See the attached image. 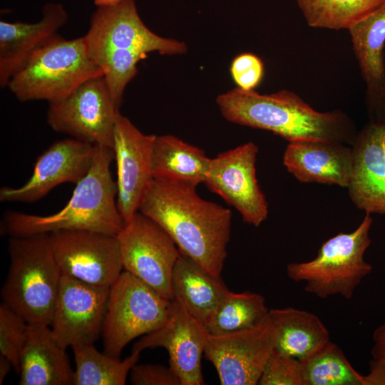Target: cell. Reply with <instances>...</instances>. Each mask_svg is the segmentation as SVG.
I'll return each instance as SVG.
<instances>
[{
  "label": "cell",
  "mask_w": 385,
  "mask_h": 385,
  "mask_svg": "<svg viewBox=\"0 0 385 385\" xmlns=\"http://www.w3.org/2000/svg\"><path fill=\"white\" fill-rule=\"evenodd\" d=\"M138 211L158 224L181 253L221 278L231 232L230 209L202 199L195 186L153 179Z\"/></svg>",
  "instance_id": "1"
},
{
  "label": "cell",
  "mask_w": 385,
  "mask_h": 385,
  "mask_svg": "<svg viewBox=\"0 0 385 385\" xmlns=\"http://www.w3.org/2000/svg\"><path fill=\"white\" fill-rule=\"evenodd\" d=\"M216 103L229 122L272 132L289 143L320 140L351 145L357 134L345 113L319 112L288 90L260 94L237 87L220 94Z\"/></svg>",
  "instance_id": "2"
},
{
  "label": "cell",
  "mask_w": 385,
  "mask_h": 385,
  "mask_svg": "<svg viewBox=\"0 0 385 385\" xmlns=\"http://www.w3.org/2000/svg\"><path fill=\"white\" fill-rule=\"evenodd\" d=\"M92 165L76 184L73 195L60 211L36 215L7 211L1 228L11 237L48 234L58 230H89L116 236L125 225L117 206V185L111 164L113 149L96 145Z\"/></svg>",
  "instance_id": "3"
},
{
  "label": "cell",
  "mask_w": 385,
  "mask_h": 385,
  "mask_svg": "<svg viewBox=\"0 0 385 385\" xmlns=\"http://www.w3.org/2000/svg\"><path fill=\"white\" fill-rule=\"evenodd\" d=\"M9 272L1 290L2 303L28 324L50 326L62 273L48 234L11 237Z\"/></svg>",
  "instance_id": "4"
},
{
  "label": "cell",
  "mask_w": 385,
  "mask_h": 385,
  "mask_svg": "<svg viewBox=\"0 0 385 385\" xmlns=\"http://www.w3.org/2000/svg\"><path fill=\"white\" fill-rule=\"evenodd\" d=\"M103 76L91 58L83 36L58 34L36 50L6 87L20 101H60L86 81Z\"/></svg>",
  "instance_id": "5"
},
{
  "label": "cell",
  "mask_w": 385,
  "mask_h": 385,
  "mask_svg": "<svg viewBox=\"0 0 385 385\" xmlns=\"http://www.w3.org/2000/svg\"><path fill=\"white\" fill-rule=\"evenodd\" d=\"M373 219L366 213L351 232H339L325 241L314 259L292 262L287 267L288 277L294 282H304V290L325 299L340 294L351 299L361 280L372 271L364 259L371 244L369 230Z\"/></svg>",
  "instance_id": "6"
},
{
  "label": "cell",
  "mask_w": 385,
  "mask_h": 385,
  "mask_svg": "<svg viewBox=\"0 0 385 385\" xmlns=\"http://www.w3.org/2000/svg\"><path fill=\"white\" fill-rule=\"evenodd\" d=\"M171 301L123 270L109 289L102 329L103 353L119 359L132 340L160 328Z\"/></svg>",
  "instance_id": "7"
},
{
  "label": "cell",
  "mask_w": 385,
  "mask_h": 385,
  "mask_svg": "<svg viewBox=\"0 0 385 385\" xmlns=\"http://www.w3.org/2000/svg\"><path fill=\"white\" fill-rule=\"evenodd\" d=\"M116 237L123 270L173 300V272L180 252L170 235L138 211Z\"/></svg>",
  "instance_id": "8"
},
{
  "label": "cell",
  "mask_w": 385,
  "mask_h": 385,
  "mask_svg": "<svg viewBox=\"0 0 385 385\" xmlns=\"http://www.w3.org/2000/svg\"><path fill=\"white\" fill-rule=\"evenodd\" d=\"M119 113L101 76L86 81L66 98L49 103L46 120L56 132L113 149Z\"/></svg>",
  "instance_id": "9"
},
{
  "label": "cell",
  "mask_w": 385,
  "mask_h": 385,
  "mask_svg": "<svg viewBox=\"0 0 385 385\" xmlns=\"http://www.w3.org/2000/svg\"><path fill=\"white\" fill-rule=\"evenodd\" d=\"M83 37L92 60L111 50H128L145 55L150 52L177 55L188 50L184 42L162 37L150 30L141 20L135 0L98 7Z\"/></svg>",
  "instance_id": "10"
},
{
  "label": "cell",
  "mask_w": 385,
  "mask_h": 385,
  "mask_svg": "<svg viewBox=\"0 0 385 385\" xmlns=\"http://www.w3.org/2000/svg\"><path fill=\"white\" fill-rule=\"evenodd\" d=\"M48 237L62 275L110 287L123 272L115 235L89 230H58L48 233Z\"/></svg>",
  "instance_id": "11"
},
{
  "label": "cell",
  "mask_w": 385,
  "mask_h": 385,
  "mask_svg": "<svg viewBox=\"0 0 385 385\" xmlns=\"http://www.w3.org/2000/svg\"><path fill=\"white\" fill-rule=\"evenodd\" d=\"M258 147L248 142L210 158L204 183L255 227L267 217L268 203L256 176Z\"/></svg>",
  "instance_id": "12"
},
{
  "label": "cell",
  "mask_w": 385,
  "mask_h": 385,
  "mask_svg": "<svg viewBox=\"0 0 385 385\" xmlns=\"http://www.w3.org/2000/svg\"><path fill=\"white\" fill-rule=\"evenodd\" d=\"M274 346L273 329L268 316L252 329L210 334L204 355L215 368L221 384L256 385Z\"/></svg>",
  "instance_id": "13"
},
{
  "label": "cell",
  "mask_w": 385,
  "mask_h": 385,
  "mask_svg": "<svg viewBox=\"0 0 385 385\" xmlns=\"http://www.w3.org/2000/svg\"><path fill=\"white\" fill-rule=\"evenodd\" d=\"M109 289L62 275L50 324L60 346L95 343L102 334Z\"/></svg>",
  "instance_id": "14"
},
{
  "label": "cell",
  "mask_w": 385,
  "mask_h": 385,
  "mask_svg": "<svg viewBox=\"0 0 385 385\" xmlns=\"http://www.w3.org/2000/svg\"><path fill=\"white\" fill-rule=\"evenodd\" d=\"M206 327L191 315L178 301H171L165 324L144 335L132 351L163 347L169 355V366L181 385L204 384L201 359L210 337Z\"/></svg>",
  "instance_id": "15"
},
{
  "label": "cell",
  "mask_w": 385,
  "mask_h": 385,
  "mask_svg": "<svg viewBox=\"0 0 385 385\" xmlns=\"http://www.w3.org/2000/svg\"><path fill=\"white\" fill-rule=\"evenodd\" d=\"M155 135L142 133L120 113L113 132L114 159L117 167V206L125 223L138 211L153 180L152 153Z\"/></svg>",
  "instance_id": "16"
},
{
  "label": "cell",
  "mask_w": 385,
  "mask_h": 385,
  "mask_svg": "<svg viewBox=\"0 0 385 385\" xmlns=\"http://www.w3.org/2000/svg\"><path fill=\"white\" fill-rule=\"evenodd\" d=\"M96 148L73 138L53 143L37 158L33 173L25 184L18 188H1L0 201L33 202L60 184H77L89 171Z\"/></svg>",
  "instance_id": "17"
},
{
  "label": "cell",
  "mask_w": 385,
  "mask_h": 385,
  "mask_svg": "<svg viewBox=\"0 0 385 385\" xmlns=\"http://www.w3.org/2000/svg\"><path fill=\"white\" fill-rule=\"evenodd\" d=\"M349 185L354 205L366 213L385 215V122L369 120L351 145Z\"/></svg>",
  "instance_id": "18"
},
{
  "label": "cell",
  "mask_w": 385,
  "mask_h": 385,
  "mask_svg": "<svg viewBox=\"0 0 385 385\" xmlns=\"http://www.w3.org/2000/svg\"><path fill=\"white\" fill-rule=\"evenodd\" d=\"M370 120L385 122V2L349 29Z\"/></svg>",
  "instance_id": "19"
},
{
  "label": "cell",
  "mask_w": 385,
  "mask_h": 385,
  "mask_svg": "<svg viewBox=\"0 0 385 385\" xmlns=\"http://www.w3.org/2000/svg\"><path fill=\"white\" fill-rule=\"evenodd\" d=\"M68 20L60 3L49 2L42 9L41 19L32 24L0 21V86H7L11 77L31 55L57 35Z\"/></svg>",
  "instance_id": "20"
},
{
  "label": "cell",
  "mask_w": 385,
  "mask_h": 385,
  "mask_svg": "<svg viewBox=\"0 0 385 385\" xmlns=\"http://www.w3.org/2000/svg\"><path fill=\"white\" fill-rule=\"evenodd\" d=\"M287 171L302 183H349L352 150L346 144L320 140L289 143L283 155Z\"/></svg>",
  "instance_id": "21"
},
{
  "label": "cell",
  "mask_w": 385,
  "mask_h": 385,
  "mask_svg": "<svg viewBox=\"0 0 385 385\" xmlns=\"http://www.w3.org/2000/svg\"><path fill=\"white\" fill-rule=\"evenodd\" d=\"M66 349L50 326L28 324L19 358V385H71L73 373Z\"/></svg>",
  "instance_id": "22"
},
{
  "label": "cell",
  "mask_w": 385,
  "mask_h": 385,
  "mask_svg": "<svg viewBox=\"0 0 385 385\" xmlns=\"http://www.w3.org/2000/svg\"><path fill=\"white\" fill-rule=\"evenodd\" d=\"M173 299L205 327L230 292L222 282L180 252L172 277Z\"/></svg>",
  "instance_id": "23"
},
{
  "label": "cell",
  "mask_w": 385,
  "mask_h": 385,
  "mask_svg": "<svg viewBox=\"0 0 385 385\" xmlns=\"http://www.w3.org/2000/svg\"><path fill=\"white\" fill-rule=\"evenodd\" d=\"M269 318L274 353L301 360L330 340L327 328L313 313L293 307L272 309L269 311Z\"/></svg>",
  "instance_id": "24"
},
{
  "label": "cell",
  "mask_w": 385,
  "mask_h": 385,
  "mask_svg": "<svg viewBox=\"0 0 385 385\" xmlns=\"http://www.w3.org/2000/svg\"><path fill=\"white\" fill-rule=\"evenodd\" d=\"M210 160L202 150L174 135H156L152 153L153 177L197 187L205 182Z\"/></svg>",
  "instance_id": "25"
},
{
  "label": "cell",
  "mask_w": 385,
  "mask_h": 385,
  "mask_svg": "<svg viewBox=\"0 0 385 385\" xmlns=\"http://www.w3.org/2000/svg\"><path fill=\"white\" fill-rule=\"evenodd\" d=\"M75 360L73 385H124L140 352L121 360L99 352L94 344L71 346Z\"/></svg>",
  "instance_id": "26"
},
{
  "label": "cell",
  "mask_w": 385,
  "mask_h": 385,
  "mask_svg": "<svg viewBox=\"0 0 385 385\" xmlns=\"http://www.w3.org/2000/svg\"><path fill=\"white\" fill-rule=\"evenodd\" d=\"M265 297L255 292L230 291L221 301L206 328L210 334L235 333L254 328L269 316Z\"/></svg>",
  "instance_id": "27"
},
{
  "label": "cell",
  "mask_w": 385,
  "mask_h": 385,
  "mask_svg": "<svg viewBox=\"0 0 385 385\" xmlns=\"http://www.w3.org/2000/svg\"><path fill=\"white\" fill-rule=\"evenodd\" d=\"M300 361L304 385H366L342 349L329 340Z\"/></svg>",
  "instance_id": "28"
},
{
  "label": "cell",
  "mask_w": 385,
  "mask_h": 385,
  "mask_svg": "<svg viewBox=\"0 0 385 385\" xmlns=\"http://www.w3.org/2000/svg\"><path fill=\"white\" fill-rule=\"evenodd\" d=\"M385 0H297L307 24L313 28L349 29Z\"/></svg>",
  "instance_id": "29"
},
{
  "label": "cell",
  "mask_w": 385,
  "mask_h": 385,
  "mask_svg": "<svg viewBox=\"0 0 385 385\" xmlns=\"http://www.w3.org/2000/svg\"><path fill=\"white\" fill-rule=\"evenodd\" d=\"M28 323L2 302L0 304V352L19 373V358L26 337Z\"/></svg>",
  "instance_id": "30"
},
{
  "label": "cell",
  "mask_w": 385,
  "mask_h": 385,
  "mask_svg": "<svg viewBox=\"0 0 385 385\" xmlns=\"http://www.w3.org/2000/svg\"><path fill=\"white\" fill-rule=\"evenodd\" d=\"M258 384L304 385L299 359L273 352L264 367Z\"/></svg>",
  "instance_id": "31"
},
{
  "label": "cell",
  "mask_w": 385,
  "mask_h": 385,
  "mask_svg": "<svg viewBox=\"0 0 385 385\" xmlns=\"http://www.w3.org/2000/svg\"><path fill=\"white\" fill-rule=\"evenodd\" d=\"M230 73L237 88L247 91H253L263 78L264 65L256 55L245 53L234 58Z\"/></svg>",
  "instance_id": "32"
},
{
  "label": "cell",
  "mask_w": 385,
  "mask_h": 385,
  "mask_svg": "<svg viewBox=\"0 0 385 385\" xmlns=\"http://www.w3.org/2000/svg\"><path fill=\"white\" fill-rule=\"evenodd\" d=\"M130 373V382L133 385H181L180 379L170 366L135 364Z\"/></svg>",
  "instance_id": "33"
},
{
  "label": "cell",
  "mask_w": 385,
  "mask_h": 385,
  "mask_svg": "<svg viewBox=\"0 0 385 385\" xmlns=\"http://www.w3.org/2000/svg\"><path fill=\"white\" fill-rule=\"evenodd\" d=\"M373 341L366 385H385V322L374 332Z\"/></svg>",
  "instance_id": "34"
},
{
  "label": "cell",
  "mask_w": 385,
  "mask_h": 385,
  "mask_svg": "<svg viewBox=\"0 0 385 385\" xmlns=\"http://www.w3.org/2000/svg\"><path fill=\"white\" fill-rule=\"evenodd\" d=\"M11 367H13V365L11 361L7 357L0 354V384L4 383V381L10 372Z\"/></svg>",
  "instance_id": "35"
},
{
  "label": "cell",
  "mask_w": 385,
  "mask_h": 385,
  "mask_svg": "<svg viewBox=\"0 0 385 385\" xmlns=\"http://www.w3.org/2000/svg\"><path fill=\"white\" fill-rule=\"evenodd\" d=\"M123 0H94V4L98 7L111 6L116 5Z\"/></svg>",
  "instance_id": "36"
}]
</instances>
